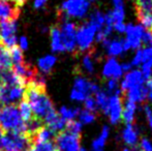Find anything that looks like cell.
Instances as JSON below:
<instances>
[{
	"label": "cell",
	"mask_w": 152,
	"mask_h": 151,
	"mask_svg": "<svg viewBox=\"0 0 152 151\" xmlns=\"http://www.w3.org/2000/svg\"><path fill=\"white\" fill-rule=\"evenodd\" d=\"M28 151H58L53 141L40 142L35 141L32 143L31 147Z\"/></svg>",
	"instance_id": "24"
},
{
	"label": "cell",
	"mask_w": 152,
	"mask_h": 151,
	"mask_svg": "<svg viewBox=\"0 0 152 151\" xmlns=\"http://www.w3.org/2000/svg\"><path fill=\"white\" fill-rule=\"evenodd\" d=\"M80 137L64 129L56 135L54 144L58 151H80Z\"/></svg>",
	"instance_id": "4"
},
{
	"label": "cell",
	"mask_w": 152,
	"mask_h": 151,
	"mask_svg": "<svg viewBox=\"0 0 152 151\" xmlns=\"http://www.w3.org/2000/svg\"><path fill=\"white\" fill-rule=\"evenodd\" d=\"M23 99H25L30 106L33 116L42 120V122L47 115L55 111L52 101L47 94L46 83L44 78L26 85Z\"/></svg>",
	"instance_id": "1"
},
{
	"label": "cell",
	"mask_w": 152,
	"mask_h": 151,
	"mask_svg": "<svg viewBox=\"0 0 152 151\" xmlns=\"http://www.w3.org/2000/svg\"><path fill=\"white\" fill-rule=\"evenodd\" d=\"M72 89L78 91V92L83 93V94L86 95L87 97L90 96V94H95L96 92L99 91V88H98L97 84L92 83L90 81L82 78V77H78V78L75 80Z\"/></svg>",
	"instance_id": "13"
},
{
	"label": "cell",
	"mask_w": 152,
	"mask_h": 151,
	"mask_svg": "<svg viewBox=\"0 0 152 151\" xmlns=\"http://www.w3.org/2000/svg\"><path fill=\"white\" fill-rule=\"evenodd\" d=\"M113 28L115 29V30H117L118 32H125V28L126 26L124 25V23H114V25H113Z\"/></svg>",
	"instance_id": "42"
},
{
	"label": "cell",
	"mask_w": 152,
	"mask_h": 151,
	"mask_svg": "<svg viewBox=\"0 0 152 151\" xmlns=\"http://www.w3.org/2000/svg\"><path fill=\"white\" fill-rule=\"evenodd\" d=\"M0 128L6 131H21L26 133V124L19 112L18 106H3L0 107Z\"/></svg>",
	"instance_id": "2"
},
{
	"label": "cell",
	"mask_w": 152,
	"mask_h": 151,
	"mask_svg": "<svg viewBox=\"0 0 152 151\" xmlns=\"http://www.w3.org/2000/svg\"><path fill=\"white\" fill-rule=\"evenodd\" d=\"M3 131L0 128V151H2V137H3Z\"/></svg>",
	"instance_id": "48"
},
{
	"label": "cell",
	"mask_w": 152,
	"mask_h": 151,
	"mask_svg": "<svg viewBox=\"0 0 152 151\" xmlns=\"http://www.w3.org/2000/svg\"><path fill=\"white\" fill-rule=\"evenodd\" d=\"M56 63V57L53 55H47L38 60V69L45 74H48L52 71L53 66Z\"/></svg>",
	"instance_id": "22"
},
{
	"label": "cell",
	"mask_w": 152,
	"mask_h": 151,
	"mask_svg": "<svg viewBox=\"0 0 152 151\" xmlns=\"http://www.w3.org/2000/svg\"><path fill=\"white\" fill-rule=\"evenodd\" d=\"M5 1L12 2V3H14L15 5H17L18 7H21V6L26 2V0H5Z\"/></svg>",
	"instance_id": "46"
},
{
	"label": "cell",
	"mask_w": 152,
	"mask_h": 151,
	"mask_svg": "<svg viewBox=\"0 0 152 151\" xmlns=\"http://www.w3.org/2000/svg\"><path fill=\"white\" fill-rule=\"evenodd\" d=\"M113 3L115 5V8H124L123 0H113Z\"/></svg>",
	"instance_id": "47"
},
{
	"label": "cell",
	"mask_w": 152,
	"mask_h": 151,
	"mask_svg": "<svg viewBox=\"0 0 152 151\" xmlns=\"http://www.w3.org/2000/svg\"><path fill=\"white\" fill-rule=\"evenodd\" d=\"M12 60L10 54V50L0 42V71L10 69L12 67Z\"/></svg>",
	"instance_id": "18"
},
{
	"label": "cell",
	"mask_w": 152,
	"mask_h": 151,
	"mask_svg": "<svg viewBox=\"0 0 152 151\" xmlns=\"http://www.w3.org/2000/svg\"><path fill=\"white\" fill-rule=\"evenodd\" d=\"M60 36L63 44L64 51L68 52H75L76 51L77 42H76V26L74 23L68 22V21H63L61 25Z\"/></svg>",
	"instance_id": "10"
},
{
	"label": "cell",
	"mask_w": 152,
	"mask_h": 151,
	"mask_svg": "<svg viewBox=\"0 0 152 151\" xmlns=\"http://www.w3.org/2000/svg\"><path fill=\"white\" fill-rule=\"evenodd\" d=\"M126 37L122 40L123 44V50H129V49H139L142 44V36L144 34V28L140 25H128L125 28Z\"/></svg>",
	"instance_id": "9"
},
{
	"label": "cell",
	"mask_w": 152,
	"mask_h": 151,
	"mask_svg": "<svg viewBox=\"0 0 152 151\" xmlns=\"http://www.w3.org/2000/svg\"><path fill=\"white\" fill-rule=\"evenodd\" d=\"M20 15V7L12 2L0 0V21L17 20Z\"/></svg>",
	"instance_id": "14"
},
{
	"label": "cell",
	"mask_w": 152,
	"mask_h": 151,
	"mask_svg": "<svg viewBox=\"0 0 152 151\" xmlns=\"http://www.w3.org/2000/svg\"><path fill=\"white\" fill-rule=\"evenodd\" d=\"M108 136L109 128L107 126H104L100 136L96 140H94L93 143H92V149H93V151H104V147L107 139H108Z\"/></svg>",
	"instance_id": "26"
},
{
	"label": "cell",
	"mask_w": 152,
	"mask_h": 151,
	"mask_svg": "<svg viewBox=\"0 0 152 151\" xmlns=\"http://www.w3.org/2000/svg\"><path fill=\"white\" fill-rule=\"evenodd\" d=\"M137 106L134 103L130 101H127L124 106V109H122V118H123L124 122L130 124L134 121V112H136Z\"/></svg>",
	"instance_id": "23"
},
{
	"label": "cell",
	"mask_w": 152,
	"mask_h": 151,
	"mask_svg": "<svg viewBox=\"0 0 152 151\" xmlns=\"http://www.w3.org/2000/svg\"><path fill=\"white\" fill-rule=\"evenodd\" d=\"M136 10L138 18L146 15H151L152 0H136Z\"/></svg>",
	"instance_id": "20"
},
{
	"label": "cell",
	"mask_w": 152,
	"mask_h": 151,
	"mask_svg": "<svg viewBox=\"0 0 152 151\" xmlns=\"http://www.w3.org/2000/svg\"><path fill=\"white\" fill-rule=\"evenodd\" d=\"M122 137H123V140L125 141V143L130 146L136 145L137 141H138V133L130 124H128L126 126V128L123 131Z\"/></svg>",
	"instance_id": "27"
},
{
	"label": "cell",
	"mask_w": 152,
	"mask_h": 151,
	"mask_svg": "<svg viewBox=\"0 0 152 151\" xmlns=\"http://www.w3.org/2000/svg\"><path fill=\"white\" fill-rule=\"evenodd\" d=\"M80 151H86V150H85V149H80Z\"/></svg>",
	"instance_id": "50"
},
{
	"label": "cell",
	"mask_w": 152,
	"mask_h": 151,
	"mask_svg": "<svg viewBox=\"0 0 152 151\" xmlns=\"http://www.w3.org/2000/svg\"><path fill=\"white\" fill-rule=\"evenodd\" d=\"M122 74H123V71H122L121 65L114 58H111L107 61L106 65L104 67V71H102V75L106 78L117 80L122 76Z\"/></svg>",
	"instance_id": "16"
},
{
	"label": "cell",
	"mask_w": 152,
	"mask_h": 151,
	"mask_svg": "<svg viewBox=\"0 0 152 151\" xmlns=\"http://www.w3.org/2000/svg\"><path fill=\"white\" fill-rule=\"evenodd\" d=\"M96 30L89 23L82 25L76 32V42L79 50L82 52H91L92 44Z\"/></svg>",
	"instance_id": "7"
},
{
	"label": "cell",
	"mask_w": 152,
	"mask_h": 151,
	"mask_svg": "<svg viewBox=\"0 0 152 151\" xmlns=\"http://www.w3.org/2000/svg\"><path fill=\"white\" fill-rule=\"evenodd\" d=\"M51 35V46H52L53 52H63L64 48L62 44V40L60 36V31L57 27H52L50 30Z\"/></svg>",
	"instance_id": "19"
},
{
	"label": "cell",
	"mask_w": 152,
	"mask_h": 151,
	"mask_svg": "<svg viewBox=\"0 0 152 151\" xmlns=\"http://www.w3.org/2000/svg\"><path fill=\"white\" fill-rule=\"evenodd\" d=\"M147 90H148V96L150 98V101H152V78L147 80Z\"/></svg>",
	"instance_id": "44"
},
{
	"label": "cell",
	"mask_w": 152,
	"mask_h": 151,
	"mask_svg": "<svg viewBox=\"0 0 152 151\" xmlns=\"http://www.w3.org/2000/svg\"><path fill=\"white\" fill-rule=\"evenodd\" d=\"M79 117V122L82 124H87V123H91L92 121L95 119V115L92 112H89L87 110H83V111H80V113L78 115Z\"/></svg>",
	"instance_id": "32"
},
{
	"label": "cell",
	"mask_w": 152,
	"mask_h": 151,
	"mask_svg": "<svg viewBox=\"0 0 152 151\" xmlns=\"http://www.w3.org/2000/svg\"><path fill=\"white\" fill-rule=\"evenodd\" d=\"M18 109H19V112H20L21 117H22L23 121H24L25 123L29 122V121L34 118L30 106L27 104V101H25V99L21 101L20 103L18 104Z\"/></svg>",
	"instance_id": "25"
},
{
	"label": "cell",
	"mask_w": 152,
	"mask_h": 151,
	"mask_svg": "<svg viewBox=\"0 0 152 151\" xmlns=\"http://www.w3.org/2000/svg\"><path fill=\"white\" fill-rule=\"evenodd\" d=\"M89 24H90L96 31H99L104 25V16L99 10H96V12H94L93 14L91 15Z\"/></svg>",
	"instance_id": "29"
},
{
	"label": "cell",
	"mask_w": 152,
	"mask_h": 151,
	"mask_svg": "<svg viewBox=\"0 0 152 151\" xmlns=\"http://www.w3.org/2000/svg\"><path fill=\"white\" fill-rule=\"evenodd\" d=\"M141 151H152V145L147 139H143L140 144Z\"/></svg>",
	"instance_id": "40"
},
{
	"label": "cell",
	"mask_w": 152,
	"mask_h": 151,
	"mask_svg": "<svg viewBox=\"0 0 152 151\" xmlns=\"http://www.w3.org/2000/svg\"><path fill=\"white\" fill-rule=\"evenodd\" d=\"M86 95H84L83 93L81 92H78V91L74 90L72 89V92H70V98L72 99V101H83L86 99Z\"/></svg>",
	"instance_id": "36"
},
{
	"label": "cell",
	"mask_w": 152,
	"mask_h": 151,
	"mask_svg": "<svg viewBox=\"0 0 152 151\" xmlns=\"http://www.w3.org/2000/svg\"><path fill=\"white\" fill-rule=\"evenodd\" d=\"M123 151H132V150H129V149H124Z\"/></svg>",
	"instance_id": "49"
},
{
	"label": "cell",
	"mask_w": 152,
	"mask_h": 151,
	"mask_svg": "<svg viewBox=\"0 0 152 151\" xmlns=\"http://www.w3.org/2000/svg\"><path fill=\"white\" fill-rule=\"evenodd\" d=\"M144 109H145V113H146L147 119H148L149 123H150V125H151V127H152V111H151V108L149 107L148 105H146Z\"/></svg>",
	"instance_id": "43"
},
{
	"label": "cell",
	"mask_w": 152,
	"mask_h": 151,
	"mask_svg": "<svg viewBox=\"0 0 152 151\" xmlns=\"http://www.w3.org/2000/svg\"><path fill=\"white\" fill-rule=\"evenodd\" d=\"M142 63V50H139L138 52L136 53L134 59H132V62L130 63V65H134V66H138Z\"/></svg>",
	"instance_id": "39"
},
{
	"label": "cell",
	"mask_w": 152,
	"mask_h": 151,
	"mask_svg": "<svg viewBox=\"0 0 152 151\" xmlns=\"http://www.w3.org/2000/svg\"><path fill=\"white\" fill-rule=\"evenodd\" d=\"M66 122L63 118H61L60 115L57 113L56 111L51 112L49 115H47L46 118L44 119V125L48 127L49 129L55 133L57 135L60 131H63L65 129Z\"/></svg>",
	"instance_id": "12"
},
{
	"label": "cell",
	"mask_w": 152,
	"mask_h": 151,
	"mask_svg": "<svg viewBox=\"0 0 152 151\" xmlns=\"http://www.w3.org/2000/svg\"><path fill=\"white\" fill-rule=\"evenodd\" d=\"M48 0H35L34 1V7L35 8H42V6L46 5Z\"/></svg>",
	"instance_id": "45"
},
{
	"label": "cell",
	"mask_w": 152,
	"mask_h": 151,
	"mask_svg": "<svg viewBox=\"0 0 152 151\" xmlns=\"http://www.w3.org/2000/svg\"><path fill=\"white\" fill-rule=\"evenodd\" d=\"M108 88L111 92H115V94L120 92V90L118 89V82L115 79H110L108 81Z\"/></svg>",
	"instance_id": "37"
},
{
	"label": "cell",
	"mask_w": 152,
	"mask_h": 151,
	"mask_svg": "<svg viewBox=\"0 0 152 151\" xmlns=\"http://www.w3.org/2000/svg\"><path fill=\"white\" fill-rule=\"evenodd\" d=\"M142 42L144 44H148L149 47H152V32L151 31H145L142 36Z\"/></svg>",
	"instance_id": "38"
},
{
	"label": "cell",
	"mask_w": 152,
	"mask_h": 151,
	"mask_svg": "<svg viewBox=\"0 0 152 151\" xmlns=\"http://www.w3.org/2000/svg\"><path fill=\"white\" fill-rule=\"evenodd\" d=\"M81 110L79 108H67V107H62L59 111V115L61 118H63L65 121H72L75 120L76 117H78L79 113Z\"/></svg>",
	"instance_id": "30"
},
{
	"label": "cell",
	"mask_w": 152,
	"mask_h": 151,
	"mask_svg": "<svg viewBox=\"0 0 152 151\" xmlns=\"http://www.w3.org/2000/svg\"><path fill=\"white\" fill-rule=\"evenodd\" d=\"M89 1H94V0H89Z\"/></svg>",
	"instance_id": "51"
},
{
	"label": "cell",
	"mask_w": 152,
	"mask_h": 151,
	"mask_svg": "<svg viewBox=\"0 0 152 151\" xmlns=\"http://www.w3.org/2000/svg\"><path fill=\"white\" fill-rule=\"evenodd\" d=\"M17 20L0 21V42L7 49L17 44Z\"/></svg>",
	"instance_id": "8"
},
{
	"label": "cell",
	"mask_w": 152,
	"mask_h": 151,
	"mask_svg": "<svg viewBox=\"0 0 152 151\" xmlns=\"http://www.w3.org/2000/svg\"><path fill=\"white\" fill-rule=\"evenodd\" d=\"M147 95H148V90H147V87L144 86V84L134 86L127 91L128 101H132L134 104L144 101L146 99Z\"/></svg>",
	"instance_id": "17"
},
{
	"label": "cell",
	"mask_w": 152,
	"mask_h": 151,
	"mask_svg": "<svg viewBox=\"0 0 152 151\" xmlns=\"http://www.w3.org/2000/svg\"><path fill=\"white\" fill-rule=\"evenodd\" d=\"M142 64L152 67V47H148L142 51Z\"/></svg>",
	"instance_id": "33"
},
{
	"label": "cell",
	"mask_w": 152,
	"mask_h": 151,
	"mask_svg": "<svg viewBox=\"0 0 152 151\" xmlns=\"http://www.w3.org/2000/svg\"><path fill=\"white\" fill-rule=\"evenodd\" d=\"M144 78L140 71H132L126 74L125 78L121 83V89L123 91H128L130 88L138 85L144 84Z\"/></svg>",
	"instance_id": "15"
},
{
	"label": "cell",
	"mask_w": 152,
	"mask_h": 151,
	"mask_svg": "<svg viewBox=\"0 0 152 151\" xmlns=\"http://www.w3.org/2000/svg\"><path fill=\"white\" fill-rule=\"evenodd\" d=\"M89 7L88 0H66L62 3L59 14L60 18L64 19L65 17H77L82 18L86 15Z\"/></svg>",
	"instance_id": "5"
},
{
	"label": "cell",
	"mask_w": 152,
	"mask_h": 151,
	"mask_svg": "<svg viewBox=\"0 0 152 151\" xmlns=\"http://www.w3.org/2000/svg\"><path fill=\"white\" fill-rule=\"evenodd\" d=\"M19 48L21 50H26L28 48V39H27L26 36H21L19 38Z\"/></svg>",
	"instance_id": "41"
},
{
	"label": "cell",
	"mask_w": 152,
	"mask_h": 151,
	"mask_svg": "<svg viewBox=\"0 0 152 151\" xmlns=\"http://www.w3.org/2000/svg\"><path fill=\"white\" fill-rule=\"evenodd\" d=\"M10 50V57H12V64H20V63L25 62L24 60V56H23V53L22 50L19 48L18 46H14L12 48L8 49Z\"/></svg>",
	"instance_id": "31"
},
{
	"label": "cell",
	"mask_w": 152,
	"mask_h": 151,
	"mask_svg": "<svg viewBox=\"0 0 152 151\" xmlns=\"http://www.w3.org/2000/svg\"><path fill=\"white\" fill-rule=\"evenodd\" d=\"M108 115L110 116V120L112 123H117L122 117V103L120 92L109 97V108Z\"/></svg>",
	"instance_id": "11"
},
{
	"label": "cell",
	"mask_w": 152,
	"mask_h": 151,
	"mask_svg": "<svg viewBox=\"0 0 152 151\" xmlns=\"http://www.w3.org/2000/svg\"><path fill=\"white\" fill-rule=\"evenodd\" d=\"M33 143L30 135L21 131H6L2 137V151H28Z\"/></svg>",
	"instance_id": "3"
},
{
	"label": "cell",
	"mask_w": 152,
	"mask_h": 151,
	"mask_svg": "<svg viewBox=\"0 0 152 151\" xmlns=\"http://www.w3.org/2000/svg\"><path fill=\"white\" fill-rule=\"evenodd\" d=\"M95 103L98 108L102 109L104 113L108 114V108H109V96L104 91H98L95 93Z\"/></svg>",
	"instance_id": "28"
},
{
	"label": "cell",
	"mask_w": 152,
	"mask_h": 151,
	"mask_svg": "<svg viewBox=\"0 0 152 151\" xmlns=\"http://www.w3.org/2000/svg\"><path fill=\"white\" fill-rule=\"evenodd\" d=\"M102 42H104V46L107 47L108 54L111 55V56H117V55L121 54V53L124 51L122 40H108V39H106Z\"/></svg>",
	"instance_id": "21"
},
{
	"label": "cell",
	"mask_w": 152,
	"mask_h": 151,
	"mask_svg": "<svg viewBox=\"0 0 152 151\" xmlns=\"http://www.w3.org/2000/svg\"><path fill=\"white\" fill-rule=\"evenodd\" d=\"M24 86H4L0 85V107L19 104L24 98Z\"/></svg>",
	"instance_id": "6"
},
{
	"label": "cell",
	"mask_w": 152,
	"mask_h": 151,
	"mask_svg": "<svg viewBox=\"0 0 152 151\" xmlns=\"http://www.w3.org/2000/svg\"><path fill=\"white\" fill-rule=\"evenodd\" d=\"M91 54L92 53L89 52L88 54L84 57V59H83V66H84V69L90 74L94 69V64H93V61H92V58H91Z\"/></svg>",
	"instance_id": "34"
},
{
	"label": "cell",
	"mask_w": 152,
	"mask_h": 151,
	"mask_svg": "<svg viewBox=\"0 0 152 151\" xmlns=\"http://www.w3.org/2000/svg\"><path fill=\"white\" fill-rule=\"evenodd\" d=\"M85 108H86L87 111L89 112H95L96 109H97V106H96V103H95V99L93 98L92 96H88L86 97L85 99Z\"/></svg>",
	"instance_id": "35"
}]
</instances>
